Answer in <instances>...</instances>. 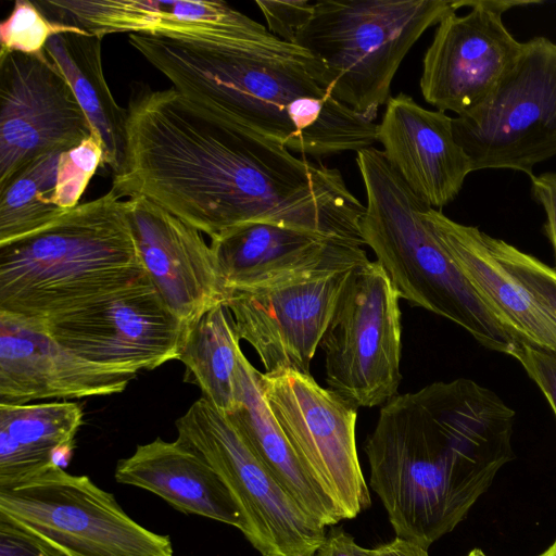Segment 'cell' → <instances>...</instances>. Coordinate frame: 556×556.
I'll list each match as a JSON object with an SVG mask.
<instances>
[{"label":"cell","instance_id":"cell-1","mask_svg":"<svg viewBox=\"0 0 556 556\" xmlns=\"http://www.w3.org/2000/svg\"><path fill=\"white\" fill-rule=\"evenodd\" d=\"M514 419L495 392L467 378L383 404L364 451L397 538L428 549L465 519L515 458Z\"/></svg>","mask_w":556,"mask_h":556},{"label":"cell","instance_id":"cell-2","mask_svg":"<svg viewBox=\"0 0 556 556\" xmlns=\"http://www.w3.org/2000/svg\"><path fill=\"white\" fill-rule=\"evenodd\" d=\"M129 43L212 116L313 157L361 151L378 124L330 96L323 64L286 41L129 34Z\"/></svg>","mask_w":556,"mask_h":556},{"label":"cell","instance_id":"cell-3","mask_svg":"<svg viewBox=\"0 0 556 556\" xmlns=\"http://www.w3.org/2000/svg\"><path fill=\"white\" fill-rule=\"evenodd\" d=\"M112 188L28 236L0 244V312L43 320L149 280Z\"/></svg>","mask_w":556,"mask_h":556},{"label":"cell","instance_id":"cell-4","mask_svg":"<svg viewBox=\"0 0 556 556\" xmlns=\"http://www.w3.org/2000/svg\"><path fill=\"white\" fill-rule=\"evenodd\" d=\"M366 205L365 242L387 271L400 299L450 319L484 348L510 355L522 342L478 294L442 245L419 199L391 167L382 150L356 152Z\"/></svg>","mask_w":556,"mask_h":556},{"label":"cell","instance_id":"cell-5","mask_svg":"<svg viewBox=\"0 0 556 556\" xmlns=\"http://www.w3.org/2000/svg\"><path fill=\"white\" fill-rule=\"evenodd\" d=\"M453 11L450 0L313 2L294 45L323 64L331 97L375 122L407 52Z\"/></svg>","mask_w":556,"mask_h":556},{"label":"cell","instance_id":"cell-6","mask_svg":"<svg viewBox=\"0 0 556 556\" xmlns=\"http://www.w3.org/2000/svg\"><path fill=\"white\" fill-rule=\"evenodd\" d=\"M456 141L472 172L511 169L531 178L536 164L556 155V42L536 36L492 92L453 117Z\"/></svg>","mask_w":556,"mask_h":556},{"label":"cell","instance_id":"cell-7","mask_svg":"<svg viewBox=\"0 0 556 556\" xmlns=\"http://www.w3.org/2000/svg\"><path fill=\"white\" fill-rule=\"evenodd\" d=\"M178 438L220 477L244 520L243 535L261 556H313L326 527L306 514L254 453L224 412L204 397L176 420Z\"/></svg>","mask_w":556,"mask_h":556},{"label":"cell","instance_id":"cell-8","mask_svg":"<svg viewBox=\"0 0 556 556\" xmlns=\"http://www.w3.org/2000/svg\"><path fill=\"white\" fill-rule=\"evenodd\" d=\"M0 514L67 556H174L169 536L142 527L113 494L58 464L17 485L0 489Z\"/></svg>","mask_w":556,"mask_h":556},{"label":"cell","instance_id":"cell-9","mask_svg":"<svg viewBox=\"0 0 556 556\" xmlns=\"http://www.w3.org/2000/svg\"><path fill=\"white\" fill-rule=\"evenodd\" d=\"M400 295L384 268L354 269L320 348L328 387L358 407L386 404L402 380Z\"/></svg>","mask_w":556,"mask_h":556},{"label":"cell","instance_id":"cell-10","mask_svg":"<svg viewBox=\"0 0 556 556\" xmlns=\"http://www.w3.org/2000/svg\"><path fill=\"white\" fill-rule=\"evenodd\" d=\"M266 402L311 477L342 520L371 504L355 440L357 407L311 374L285 369L261 375Z\"/></svg>","mask_w":556,"mask_h":556},{"label":"cell","instance_id":"cell-11","mask_svg":"<svg viewBox=\"0 0 556 556\" xmlns=\"http://www.w3.org/2000/svg\"><path fill=\"white\" fill-rule=\"evenodd\" d=\"M37 321L76 355L137 374L178 361L190 330L150 279Z\"/></svg>","mask_w":556,"mask_h":556},{"label":"cell","instance_id":"cell-12","mask_svg":"<svg viewBox=\"0 0 556 556\" xmlns=\"http://www.w3.org/2000/svg\"><path fill=\"white\" fill-rule=\"evenodd\" d=\"M91 135L73 89L48 54L0 59V185L36 156L72 149Z\"/></svg>","mask_w":556,"mask_h":556},{"label":"cell","instance_id":"cell-13","mask_svg":"<svg viewBox=\"0 0 556 556\" xmlns=\"http://www.w3.org/2000/svg\"><path fill=\"white\" fill-rule=\"evenodd\" d=\"M353 271L230 291L226 305L237 332L255 350L265 372L311 374V362Z\"/></svg>","mask_w":556,"mask_h":556},{"label":"cell","instance_id":"cell-14","mask_svg":"<svg viewBox=\"0 0 556 556\" xmlns=\"http://www.w3.org/2000/svg\"><path fill=\"white\" fill-rule=\"evenodd\" d=\"M437 25L422 59L420 91L441 112L463 115L480 104L519 56L522 42L506 28L501 14L475 0H456Z\"/></svg>","mask_w":556,"mask_h":556},{"label":"cell","instance_id":"cell-15","mask_svg":"<svg viewBox=\"0 0 556 556\" xmlns=\"http://www.w3.org/2000/svg\"><path fill=\"white\" fill-rule=\"evenodd\" d=\"M224 288H269L355 269L369 262L357 242L269 223H247L211 239Z\"/></svg>","mask_w":556,"mask_h":556},{"label":"cell","instance_id":"cell-16","mask_svg":"<svg viewBox=\"0 0 556 556\" xmlns=\"http://www.w3.org/2000/svg\"><path fill=\"white\" fill-rule=\"evenodd\" d=\"M35 3L51 21L100 38L129 33L262 43L280 41L267 26L224 1L43 0Z\"/></svg>","mask_w":556,"mask_h":556},{"label":"cell","instance_id":"cell-17","mask_svg":"<svg viewBox=\"0 0 556 556\" xmlns=\"http://www.w3.org/2000/svg\"><path fill=\"white\" fill-rule=\"evenodd\" d=\"M136 376L76 355L37 320L0 312V404L116 394Z\"/></svg>","mask_w":556,"mask_h":556},{"label":"cell","instance_id":"cell-18","mask_svg":"<svg viewBox=\"0 0 556 556\" xmlns=\"http://www.w3.org/2000/svg\"><path fill=\"white\" fill-rule=\"evenodd\" d=\"M127 200L140 260L168 308L191 326L226 304L230 293L202 232L146 198Z\"/></svg>","mask_w":556,"mask_h":556},{"label":"cell","instance_id":"cell-19","mask_svg":"<svg viewBox=\"0 0 556 556\" xmlns=\"http://www.w3.org/2000/svg\"><path fill=\"white\" fill-rule=\"evenodd\" d=\"M377 141L410 190L437 210L458 195L472 173L468 155L455 139L453 117L425 109L404 92L388 100Z\"/></svg>","mask_w":556,"mask_h":556},{"label":"cell","instance_id":"cell-20","mask_svg":"<svg viewBox=\"0 0 556 556\" xmlns=\"http://www.w3.org/2000/svg\"><path fill=\"white\" fill-rule=\"evenodd\" d=\"M103 163L91 135L77 147L40 154L0 185V244L36 232L79 203Z\"/></svg>","mask_w":556,"mask_h":556},{"label":"cell","instance_id":"cell-21","mask_svg":"<svg viewBox=\"0 0 556 556\" xmlns=\"http://www.w3.org/2000/svg\"><path fill=\"white\" fill-rule=\"evenodd\" d=\"M435 236L478 294L520 340L556 353V317L493 254L484 232L429 207Z\"/></svg>","mask_w":556,"mask_h":556},{"label":"cell","instance_id":"cell-22","mask_svg":"<svg viewBox=\"0 0 556 556\" xmlns=\"http://www.w3.org/2000/svg\"><path fill=\"white\" fill-rule=\"evenodd\" d=\"M118 483L144 489L177 510L232 526L243 532L244 520L229 490L191 444L178 438H156L118 460Z\"/></svg>","mask_w":556,"mask_h":556},{"label":"cell","instance_id":"cell-23","mask_svg":"<svg viewBox=\"0 0 556 556\" xmlns=\"http://www.w3.org/2000/svg\"><path fill=\"white\" fill-rule=\"evenodd\" d=\"M261 375L242 353L237 378V407L227 415L302 509L323 526H334L342 518L330 497L305 470L273 415L263 394Z\"/></svg>","mask_w":556,"mask_h":556},{"label":"cell","instance_id":"cell-24","mask_svg":"<svg viewBox=\"0 0 556 556\" xmlns=\"http://www.w3.org/2000/svg\"><path fill=\"white\" fill-rule=\"evenodd\" d=\"M77 403L0 404V489L41 473L68 454L83 425Z\"/></svg>","mask_w":556,"mask_h":556},{"label":"cell","instance_id":"cell-25","mask_svg":"<svg viewBox=\"0 0 556 556\" xmlns=\"http://www.w3.org/2000/svg\"><path fill=\"white\" fill-rule=\"evenodd\" d=\"M101 41L85 30H70L50 37L46 52L65 76L101 143L102 166L116 174L125 156L127 110L117 104L105 80Z\"/></svg>","mask_w":556,"mask_h":556},{"label":"cell","instance_id":"cell-26","mask_svg":"<svg viewBox=\"0 0 556 556\" xmlns=\"http://www.w3.org/2000/svg\"><path fill=\"white\" fill-rule=\"evenodd\" d=\"M240 340L230 309L218 304L190 326L178 359L186 366L185 380L225 414L237 407Z\"/></svg>","mask_w":556,"mask_h":556},{"label":"cell","instance_id":"cell-27","mask_svg":"<svg viewBox=\"0 0 556 556\" xmlns=\"http://www.w3.org/2000/svg\"><path fill=\"white\" fill-rule=\"evenodd\" d=\"M77 29L51 21L35 2L16 0L0 24V59L12 52L43 58L50 37Z\"/></svg>","mask_w":556,"mask_h":556},{"label":"cell","instance_id":"cell-28","mask_svg":"<svg viewBox=\"0 0 556 556\" xmlns=\"http://www.w3.org/2000/svg\"><path fill=\"white\" fill-rule=\"evenodd\" d=\"M484 238L494 256L556 317V268L502 239Z\"/></svg>","mask_w":556,"mask_h":556},{"label":"cell","instance_id":"cell-29","mask_svg":"<svg viewBox=\"0 0 556 556\" xmlns=\"http://www.w3.org/2000/svg\"><path fill=\"white\" fill-rule=\"evenodd\" d=\"M263 13L267 29L278 39L294 43L298 31L306 24L313 13V2L256 0Z\"/></svg>","mask_w":556,"mask_h":556},{"label":"cell","instance_id":"cell-30","mask_svg":"<svg viewBox=\"0 0 556 556\" xmlns=\"http://www.w3.org/2000/svg\"><path fill=\"white\" fill-rule=\"evenodd\" d=\"M0 556H67L37 533L0 514Z\"/></svg>","mask_w":556,"mask_h":556},{"label":"cell","instance_id":"cell-31","mask_svg":"<svg viewBox=\"0 0 556 556\" xmlns=\"http://www.w3.org/2000/svg\"><path fill=\"white\" fill-rule=\"evenodd\" d=\"M510 356L521 364L538 384L556 416V353L522 341Z\"/></svg>","mask_w":556,"mask_h":556},{"label":"cell","instance_id":"cell-32","mask_svg":"<svg viewBox=\"0 0 556 556\" xmlns=\"http://www.w3.org/2000/svg\"><path fill=\"white\" fill-rule=\"evenodd\" d=\"M531 193L546 215L545 230L556 261V173H544L530 178Z\"/></svg>","mask_w":556,"mask_h":556},{"label":"cell","instance_id":"cell-33","mask_svg":"<svg viewBox=\"0 0 556 556\" xmlns=\"http://www.w3.org/2000/svg\"><path fill=\"white\" fill-rule=\"evenodd\" d=\"M371 548L358 545L342 527L331 526L313 556H370Z\"/></svg>","mask_w":556,"mask_h":556},{"label":"cell","instance_id":"cell-34","mask_svg":"<svg viewBox=\"0 0 556 556\" xmlns=\"http://www.w3.org/2000/svg\"><path fill=\"white\" fill-rule=\"evenodd\" d=\"M370 556H429L428 549L401 538L371 548Z\"/></svg>","mask_w":556,"mask_h":556},{"label":"cell","instance_id":"cell-35","mask_svg":"<svg viewBox=\"0 0 556 556\" xmlns=\"http://www.w3.org/2000/svg\"><path fill=\"white\" fill-rule=\"evenodd\" d=\"M467 556H486L480 548H473Z\"/></svg>","mask_w":556,"mask_h":556}]
</instances>
